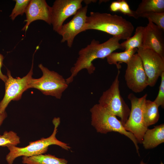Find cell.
<instances>
[{"mask_svg":"<svg viewBox=\"0 0 164 164\" xmlns=\"http://www.w3.org/2000/svg\"><path fill=\"white\" fill-rule=\"evenodd\" d=\"M118 36H113L106 41L100 43L95 39L89 44L82 48L78 52V57L70 70L71 75L66 79L69 84L72 82L74 78L81 70L85 69L91 74L94 73L95 67L93 61L97 58L104 59L111 53L118 49H122Z\"/></svg>","mask_w":164,"mask_h":164,"instance_id":"6da1fadb","label":"cell"},{"mask_svg":"<svg viewBox=\"0 0 164 164\" xmlns=\"http://www.w3.org/2000/svg\"><path fill=\"white\" fill-rule=\"evenodd\" d=\"M134 29L132 23L121 16L91 12L87 17L85 30L100 31L126 40L132 36Z\"/></svg>","mask_w":164,"mask_h":164,"instance_id":"7a4b0ae2","label":"cell"},{"mask_svg":"<svg viewBox=\"0 0 164 164\" xmlns=\"http://www.w3.org/2000/svg\"><path fill=\"white\" fill-rule=\"evenodd\" d=\"M53 123L54 130L49 137L42 138L40 140L30 142L29 145L23 147L14 145L8 146L9 152L6 156L8 163L13 164L15 159L20 156L31 157L43 154L47 151L49 146L53 145H58L67 150H69L71 148L68 144L59 140L56 137L57 128L60 123V119L54 118Z\"/></svg>","mask_w":164,"mask_h":164,"instance_id":"3957f363","label":"cell"},{"mask_svg":"<svg viewBox=\"0 0 164 164\" xmlns=\"http://www.w3.org/2000/svg\"><path fill=\"white\" fill-rule=\"evenodd\" d=\"M91 115V124L97 132L107 134L112 132L119 133L129 138L135 146L137 152L139 155L138 142L134 135L125 130L120 120L116 116L101 106L99 104L94 105L90 110Z\"/></svg>","mask_w":164,"mask_h":164,"instance_id":"277c9868","label":"cell"},{"mask_svg":"<svg viewBox=\"0 0 164 164\" xmlns=\"http://www.w3.org/2000/svg\"><path fill=\"white\" fill-rule=\"evenodd\" d=\"M117 74L110 87L104 91L98 101V104L102 107L112 114L119 117L123 126L129 116L130 109L120 94L119 88V76Z\"/></svg>","mask_w":164,"mask_h":164,"instance_id":"5b68a950","label":"cell"},{"mask_svg":"<svg viewBox=\"0 0 164 164\" xmlns=\"http://www.w3.org/2000/svg\"><path fill=\"white\" fill-rule=\"evenodd\" d=\"M38 67L41 70L43 75L39 78H32L29 88L36 89L45 95L60 99L63 92L68 86L66 79L56 72L50 70L42 64H39Z\"/></svg>","mask_w":164,"mask_h":164,"instance_id":"8992f818","label":"cell"},{"mask_svg":"<svg viewBox=\"0 0 164 164\" xmlns=\"http://www.w3.org/2000/svg\"><path fill=\"white\" fill-rule=\"evenodd\" d=\"M147 94L138 98L133 93L129 94L128 98L131 103V109L128 119L124 125L126 130L132 133L138 143L142 144L144 134L148 128L144 120L145 105Z\"/></svg>","mask_w":164,"mask_h":164,"instance_id":"52a82bcc","label":"cell"},{"mask_svg":"<svg viewBox=\"0 0 164 164\" xmlns=\"http://www.w3.org/2000/svg\"><path fill=\"white\" fill-rule=\"evenodd\" d=\"M33 53L31 68L25 76L20 78H13L10 70H7L8 79L5 83V91L4 96L0 102V113L5 111V109L12 101L20 99L23 93L29 89V85L32 78L33 67Z\"/></svg>","mask_w":164,"mask_h":164,"instance_id":"ba28073f","label":"cell"},{"mask_svg":"<svg viewBox=\"0 0 164 164\" xmlns=\"http://www.w3.org/2000/svg\"><path fill=\"white\" fill-rule=\"evenodd\" d=\"M127 64L125 78L127 87L135 93L142 92L148 86V80L141 59L137 53Z\"/></svg>","mask_w":164,"mask_h":164,"instance_id":"9c48e42d","label":"cell"},{"mask_svg":"<svg viewBox=\"0 0 164 164\" xmlns=\"http://www.w3.org/2000/svg\"><path fill=\"white\" fill-rule=\"evenodd\" d=\"M137 53L140 57L148 80V86L154 87L164 72V59L154 51L140 47Z\"/></svg>","mask_w":164,"mask_h":164,"instance_id":"30bf717a","label":"cell"},{"mask_svg":"<svg viewBox=\"0 0 164 164\" xmlns=\"http://www.w3.org/2000/svg\"><path fill=\"white\" fill-rule=\"evenodd\" d=\"M82 0H56L51 7V23L53 30L57 32L64 22L74 15L82 7Z\"/></svg>","mask_w":164,"mask_h":164,"instance_id":"8fae6325","label":"cell"},{"mask_svg":"<svg viewBox=\"0 0 164 164\" xmlns=\"http://www.w3.org/2000/svg\"><path fill=\"white\" fill-rule=\"evenodd\" d=\"M87 5L81 7L68 22L63 24L57 32L62 37L61 43L66 42L67 46L71 48L75 37L80 33L85 31L87 17Z\"/></svg>","mask_w":164,"mask_h":164,"instance_id":"7c38bea8","label":"cell"},{"mask_svg":"<svg viewBox=\"0 0 164 164\" xmlns=\"http://www.w3.org/2000/svg\"><path fill=\"white\" fill-rule=\"evenodd\" d=\"M148 20L144 28L141 47L152 50L164 59V30Z\"/></svg>","mask_w":164,"mask_h":164,"instance_id":"4fadbf2b","label":"cell"},{"mask_svg":"<svg viewBox=\"0 0 164 164\" xmlns=\"http://www.w3.org/2000/svg\"><path fill=\"white\" fill-rule=\"evenodd\" d=\"M51 7L45 0H30L26 9L25 14L26 24L22 30L26 32L29 25L34 21L40 20L50 25Z\"/></svg>","mask_w":164,"mask_h":164,"instance_id":"5bb4252c","label":"cell"},{"mask_svg":"<svg viewBox=\"0 0 164 164\" xmlns=\"http://www.w3.org/2000/svg\"><path fill=\"white\" fill-rule=\"evenodd\" d=\"M164 142V124L148 128L143 137L142 144L145 149L154 148Z\"/></svg>","mask_w":164,"mask_h":164,"instance_id":"9a60e30c","label":"cell"},{"mask_svg":"<svg viewBox=\"0 0 164 164\" xmlns=\"http://www.w3.org/2000/svg\"><path fill=\"white\" fill-rule=\"evenodd\" d=\"M135 12L138 17L154 13L164 12V0H142Z\"/></svg>","mask_w":164,"mask_h":164,"instance_id":"2e32d148","label":"cell"},{"mask_svg":"<svg viewBox=\"0 0 164 164\" xmlns=\"http://www.w3.org/2000/svg\"><path fill=\"white\" fill-rule=\"evenodd\" d=\"M24 164H68L64 159L58 158L50 154H41L31 157L23 156Z\"/></svg>","mask_w":164,"mask_h":164,"instance_id":"e0dca14e","label":"cell"},{"mask_svg":"<svg viewBox=\"0 0 164 164\" xmlns=\"http://www.w3.org/2000/svg\"><path fill=\"white\" fill-rule=\"evenodd\" d=\"M159 107L154 101L146 100L144 117L145 122L148 127L155 124L158 121L160 117Z\"/></svg>","mask_w":164,"mask_h":164,"instance_id":"ac0fdd59","label":"cell"},{"mask_svg":"<svg viewBox=\"0 0 164 164\" xmlns=\"http://www.w3.org/2000/svg\"><path fill=\"white\" fill-rule=\"evenodd\" d=\"M144 28L142 26H138L134 36L121 43L122 49L126 51L142 47Z\"/></svg>","mask_w":164,"mask_h":164,"instance_id":"d6986e66","label":"cell"},{"mask_svg":"<svg viewBox=\"0 0 164 164\" xmlns=\"http://www.w3.org/2000/svg\"><path fill=\"white\" fill-rule=\"evenodd\" d=\"M138 49L124 51L123 52H113L106 58L108 63L110 64L116 65L118 70L120 68L118 63H124L127 64L131 58L137 52Z\"/></svg>","mask_w":164,"mask_h":164,"instance_id":"ffe728a7","label":"cell"},{"mask_svg":"<svg viewBox=\"0 0 164 164\" xmlns=\"http://www.w3.org/2000/svg\"><path fill=\"white\" fill-rule=\"evenodd\" d=\"M20 143V138L12 131H5L0 135V146H16Z\"/></svg>","mask_w":164,"mask_h":164,"instance_id":"44dd1931","label":"cell"},{"mask_svg":"<svg viewBox=\"0 0 164 164\" xmlns=\"http://www.w3.org/2000/svg\"><path fill=\"white\" fill-rule=\"evenodd\" d=\"M15 4L10 17L14 20L19 15H22L25 13L26 9L30 1V0H15Z\"/></svg>","mask_w":164,"mask_h":164,"instance_id":"7402d4cb","label":"cell"},{"mask_svg":"<svg viewBox=\"0 0 164 164\" xmlns=\"http://www.w3.org/2000/svg\"><path fill=\"white\" fill-rule=\"evenodd\" d=\"M142 17L146 18L164 30V12L154 13L143 15Z\"/></svg>","mask_w":164,"mask_h":164,"instance_id":"603a6c76","label":"cell"},{"mask_svg":"<svg viewBox=\"0 0 164 164\" xmlns=\"http://www.w3.org/2000/svg\"><path fill=\"white\" fill-rule=\"evenodd\" d=\"M120 5L118 12H120L123 14L132 17L135 19L139 18L135 11L131 10L127 1L125 0H119Z\"/></svg>","mask_w":164,"mask_h":164,"instance_id":"cb8c5ba5","label":"cell"},{"mask_svg":"<svg viewBox=\"0 0 164 164\" xmlns=\"http://www.w3.org/2000/svg\"><path fill=\"white\" fill-rule=\"evenodd\" d=\"M161 82L159 87V91L158 95L154 101L159 107L161 106L163 108L164 107V72L161 76Z\"/></svg>","mask_w":164,"mask_h":164,"instance_id":"d4e9b609","label":"cell"},{"mask_svg":"<svg viewBox=\"0 0 164 164\" xmlns=\"http://www.w3.org/2000/svg\"><path fill=\"white\" fill-rule=\"evenodd\" d=\"M4 57L3 55L0 53V79L3 81L5 83L6 82L8 77L3 74L1 71V68L3 64Z\"/></svg>","mask_w":164,"mask_h":164,"instance_id":"484cf974","label":"cell"},{"mask_svg":"<svg viewBox=\"0 0 164 164\" xmlns=\"http://www.w3.org/2000/svg\"><path fill=\"white\" fill-rule=\"evenodd\" d=\"M120 5L119 0L112 2L110 6V9L111 12H117L118 11Z\"/></svg>","mask_w":164,"mask_h":164,"instance_id":"4316f807","label":"cell"},{"mask_svg":"<svg viewBox=\"0 0 164 164\" xmlns=\"http://www.w3.org/2000/svg\"><path fill=\"white\" fill-rule=\"evenodd\" d=\"M7 116V114L5 111L2 113H0V127Z\"/></svg>","mask_w":164,"mask_h":164,"instance_id":"83f0119b","label":"cell"},{"mask_svg":"<svg viewBox=\"0 0 164 164\" xmlns=\"http://www.w3.org/2000/svg\"><path fill=\"white\" fill-rule=\"evenodd\" d=\"M97 0H84V2H85L87 5V4H89L91 2H97Z\"/></svg>","mask_w":164,"mask_h":164,"instance_id":"f1b7e54d","label":"cell"},{"mask_svg":"<svg viewBox=\"0 0 164 164\" xmlns=\"http://www.w3.org/2000/svg\"><path fill=\"white\" fill-rule=\"evenodd\" d=\"M140 164H146L142 160L141 161V162H140ZM160 164H164L162 162H161V163Z\"/></svg>","mask_w":164,"mask_h":164,"instance_id":"f546056e","label":"cell"}]
</instances>
